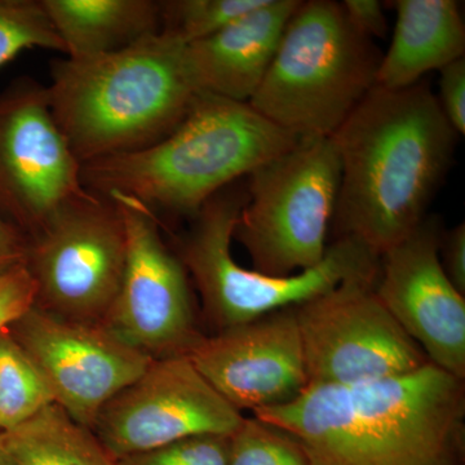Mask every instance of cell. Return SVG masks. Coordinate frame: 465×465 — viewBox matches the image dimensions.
Instances as JSON below:
<instances>
[{"instance_id":"cell-1","label":"cell","mask_w":465,"mask_h":465,"mask_svg":"<svg viewBox=\"0 0 465 465\" xmlns=\"http://www.w3.org/2000/svg\"><path fill=\"white\" fill-rule=\"evenodd\" d=\"M458 137L427 82L374 85L331 136L341 167L332 219L339 238L378 259L406 240L428 216Z\"/></svg>"},{"instance_id":"cell-2","label":"cell","mask_w":465,"mask_h":465,"mask_svg":"<svg viewBox=\"0 0 465 465\" xmlns=\"http://www.w3.org/2000/svg\"><path fill=\"white\" fill-rule=\"evenodd\" d=\"M255 418L291 434L309 465H461L463 379L428 362L362 384H309Z\"/></svg>"},{"instance_id":"cell-3","label":"cell","mask_w":465,"mask_h":465,"mask_svg":"<svg viewBox=\"0 0 465 465\" xmlns=\"http://www.w3.org/2000/svg\"><path fill=\"white\" fill-rule=\"evenodd\" d=\"M249 103L197 94L182 124L148 148L82 166V183L159 215L194 216L210 198L299 143Z\"/></svg>"},{"instance_id":"cell-4","label":"cell","mask_w":465,"mask_h":465,"mask_svg":"<svg viewBox=\"0 0 465 465\" xmlns=\"http://www.w3.org/2000/svg\"><path fill=\"white\" fill-rule=\"evenodd\" d=\"M45 88L52 115L82 166L164 139L197 96L183 45L161 33L105 56L52 61Z\"/></svg>"},{"instance_id":"cell-5","label":"cell","mask_w":465,"mask_h":465,"mask_svg":"<svg viewBox=\"0 0 465 465\" xmlns=\"http://www.w3.org/2000/svg\"><path fill=\"white\" fill-rule=\"evenodd\" d=\"M381 58L341 2H300L249 104L299 139L331 137L374 87Z\"/></svg>"},{"instance_id":"cell-6","label":"cell","mask_w":465,"mask_h":465,"mask_svg":"<svg viewBox=\"0 0 465 465\" xmlns=\"http://www.w3.org/2000/svg\"><path fill=\"white\" fill-rule=\"evenodd\" d=\"M241 182L217 193L191 217V228L177 252L216 332L298 307L345 281L378 277L379 259L351 237L329 244L320 264L287 277H272L238 264L232 241L247 200L246 183Z\"/></svg>"},{"instance_id":"cell-7","label":"cell","mask_w":465,"mask_h":465,"mask_svg":"<svg viewBox=\"0 0 465 465\" xmlns=\"http://www.w3.org/2000/svg\"><path fill=\"white\" fill-rule=\"evenodd\" d=\"M331 137L300 139L246 177L247 200L232 238L253 271L287 277L322 262L341 186Z\"/></svg>"},{"instance_id":"cell-8","label":"cell","mask_w":465,"mask_h":465,"mask_svg":"<svg viewBox=\"0 0 465 465\" xmlns=\"http://www.w3.org/2000/svg\"><path fill=\"white\" fill-rule=\"evenodd\" d=\"M125 259L127 232L119 207L85 189L29 238L25 266L35 282L36 307L103 324L121 289Z\"/></svg>"},{"instance_id":"cell-9","label":"cell","mask_w":465,"mask_h":465,"mask_svg":"<svg viewBox=\"0 0 465 465\" xmlns=\"http://www.w3.org/2000/svg\"><path fill=\"white\" fill-rule=\"evenodd\" d=\"M376 278L345 281L295 307L309 384H362L430 362L376 295Z\"/></svg>"},{"instance_id":"cell-10","label":"cell","mask_w":465,"mask_h":465,"mask_svg":"<svg viewBox=\"0 0 465 465\" xmlns=\"http://www.w3.org/2000/svg\"><path fill=\"white\" fill-rule=\"evenodd\" d=\"M84 192L81 162L52 115L47 88L20 76L0 94V215L30 238Z\"/></svg>"},{"instance_id":"cell-11","label":"cell","mask_w":465,"mask_h":465,"mask_svg":"<svg viewBox=\"0 0 465 465\" xmlns=\"http://www.w3.org/2000/svg\"><path fill=\"white\" fill-rule=\"evenodd\" d=\"M108 198L124 216L127 259L121 289L103 324L153 360L186 357L203 336L195 326L188 272L163 241L161 220L139 202Z\"/></svg>"},{"instance_id":"cell-12","label":"cell","mask_w":465,"mask_h":465,"mask_svg":"<svg viewBox=\"0 0 465 465\" xmlns=\"http://www.w3.org/2000/svg\"><path fill=\"white\" fill-rule=\"evenodd\" d=\"M243 419L188 357H168L115 394L92 432L118 460L191 437L231 436Z\"/></svg>"},{"instance_id":"cell-13","label":"cell","mask_w":465,"mask_h":465,"mask_svg":"<svg viewBox=\"0 0 465 465\" xmlns=\"http://www.w3.org/2000/svg\"><path fill=\"white\" fill-rule=\"evenodd\" d=\"M8 332L41 372L54 402L91 430L103 407L153 362L105 324L65 320L36 305Z\"/></svg>"},{"instance_id":"cell-14","label":"cell","mask_w":465,"mask_h":465,"mask_svg":"<svg viewBox=\"0 0 465 465\" xmlns=\"http://www.w3.org/2000/svg\"><path fill=\"white\" fill-rule=\"evenodd\" d=\"M440 223L428 215L379 259L375 292L382 305L443 371L465 379V296L440 260Z\"/></svg>"},{"instance_id":"cell-15","label":"cell","mask_w":465,"mask_h":465,"mask_svg":"<svg viewBox=\"0 0 465 465\" xmlns=\"http://www.w3.org/2000/svg\"><path fill=\"white\" fill-rule=\"evenodd\" d=\"M186 357L241 412L286 405L309 385L295 308L203 335Z\"/></svg>"},{"instance_id":"cell-16","label":"cell","mask_w":465,"mask_h":465,"mask_svg":"<svg viewBox=\"0 0 465 465\" xmlns=\"http://www.w3.org/2000/svg\"><path fill=\"white\" fill-rule=\"evenodd\" d=\"M300 0H265L219 33L183 45L195 94L249 103L273 61Z\"/></svg>"},{"instance_id":"cell-17","label":"cell","mask_w":465,"mask_h":465,"mask_svg":"<svg viewBox=\"0 0 465 465\" xmlns=\"http://www.w3.org/2000/svg\"><path fill=\"white\" fill-rule=\"evenodd\" d=\"M391 47L381 56L375 85L403 90L464 57L465 25L457 0H394Z\"/></svg>"},{"instance_id":"cell-18","label":"cell","mask_w":465,"mask_h":465,"mask_svg":"<svg viewBox=\"0 0 465 465\" xmlns=\"http://www.w3.org/2000/svg\"><path fill=\"white\" fill-rule=\"evenodd\" d=\"M66 57L85 60L124 51L161 32L157 0H42Z\"/></svg>"},{"instance_id":"cell-19","label":"cell","mask_w":465,"mask_h":465,"mask_svg":"<svg viewBox=\"0 0 465 465\" xmlns=\"http://www.w3.org/2000/svg\"><path fill=\"white\" fill-rule=\"evenodd\" d=\"M0 463L115 465V460L91 430L52 403L25 423L0 432Z\"/></svg>"},{"instance_id":"cell-20","label":"cell","mask_w":465,"mask_h":465,"mask_svg":"<svg viewBox=\"0 0 465 465\" xmlns=\"http://www.w3.org/2000/svg\"><path fill=\"white\" fill-rule=\"evenodd\" d=\"M54 397L11 333H0V432L14 430L52 405Z\"/></svg>"},{"instance_id":"cell-21","label":"cell","mask_w":465,"mask_h":465,"mask_svg":"<svg viewBox=\"0 0 465 465\" xmlns=\"http://www.w3.org/2000/svg\"><path fill=\"white\" fill-rule=\"evenodd\" d=\"M264 3L265 0H159V33L183 45H189L219 33Z\"/></svg>"},{"instance_id":"cell-22","label":"cell","mask_w":465,"mask_h":465,"mask_svg":"<svg viewBox=\"0 0 465 465\" xmlns=\"http://www.w3.org/2000/svg\"><path fill=\"white\" fill-rule=\"evenodd\" d=\"M32 48L65 54L42 0H0V66Z\"/></svg>"},{"instance_id":"cell-23","label":"cell","mask_w":465,"mask_h":465,"mask_svg":"<svg viewBox=\"0 0 465 465\" xmlns=\"http://www.w3.org/2000/svg\"><path fill=\"white\" fill-rule=\"evenodd\" d=\"M228 465H309V460L291 434L252 416L229 436Z\"/></svg>"},{"instance_id":"cell-24","label":"cell","mask_w":465,"mask_h":465,"mask_svg":"<svg viewBox=\"0 0 465 465\" xmlns=\"http://www.w3.org/2000/svg\"><path fill=\"white\" fill-rule=\"evenodd\" d=\"M229 436H198L140 454L118 459L115 465H228Z\"/></svg>"},{"instance_id":"cell-25","label":"cell","mask_w":465,"mask_h":465,"mask_svg":"<svg viewBox=\"0 0 465 465\" xmlns=\"http://www.w3.org/2000/svg\"><path fill=\"white\" fill-rule=\"evenodd\" d=\"M36 286L25 265L0 277V333L35 305Z\"/></svg>"},{"instance_id":"cell-26","label":"cell","mask_w":465,"mask_h":465,"mask_svg":"<svg viewBox=\"0 0 465 465\" xmlns=\"http://www.w3.org/2000/svg\"><path fill=\"white\" fill-rule=\"evenodd\" d=\"M440 108L458 136L465 134V58L440 70Z\"/></svg>"},{"instance_id":"cell-27","label":"cell","mask_w":465,"mask_h":465,"mask_svg":"<svg viewBox=\"0 0 465 465\" xmlns=\"http://www.w3.org/2000/svg\"><path fill=\"white\" fill-rule=\"evenodd\" d=\"M342 12L351 26L369 39H384L388 32L384 5L379 0H342Z\"/></svg>"},{"instance_id":"cell-28","label":"cell","mask_w":465,"mask_h":465,"mask_svg":"<svg viewBox=\"0 0 465 465\" xmlns=\"http://www.w3.org/2000/svg\"><path fill=\"white\" fill-rule=\"evenodd\" d=\"M440 260L443 271L455 287L465 296V224H458L442 232L440 241Z\"/></svg>"},{"instance_id":"cell-29","label":"cell","mask_w":465,"mask_h":465,"mask_svg":"<svg viewBox=\"0 0 465 465\" xmlns=\"http://www.w3.org/2000/svg\"><path fill=\"white\" fill-rule=\"evenodd\" d=\"M29 238L0 215V277L26 264Z\"/></svg>"},{"instance_id":"cell-30","label":"cell","mask_w":465,"mask_h":465,"mask_svg":"<svg viewBox=\"0 0 465 465\" xmlns=\"http://www.w3.org/2000/svg\"><path fill=\"white\" fill-rule=\"evenodd\" d=\"M0 465H5V464H3V463H0Z\"/></svg>"}]
</instances>
